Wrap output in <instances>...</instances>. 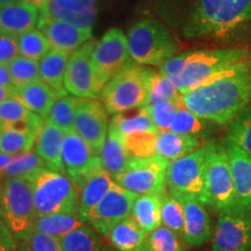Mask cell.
<instances>
[{"label":"cell","instance_id":"15","mask_svg":"<svg viewBox=\"0 0 251 251\" xmlns=\"http://www.w3.org/2000/svg\"><path fill=\"white\" fill-rule=\"evenodd\" d=\"M212 251H251V212L220 214L212 237Z\"/></svg>","mask_w":251,"mask_h":251},{"label":"cell","instance_id":"2","mask_svg":"<svg viewBox=\"0 0 251 251\" xmlns=\"http://www.w3.org/2000/svg\"><path fill=\"white\" fill-rule=\"evenodd\" d=\"M250 56L249 50L242 48L193 50L166 59L159 71L170 78L183 94Z\"/></svg>","mask_w":251,"mask_h":251},{"label":"cell","instance_id":"49","mask_svg":"<svg viewBox=\"0 0 251 251\" xmlns=\"http://www.w3.org/2000/svg\"><path fill=\"white\" fill-rule=\"evenodd\" d=\"M0 86L14 87L7 64H0Z\"/></svg>","mask_w":251,"mask_h":251},{"label":"cell","instance_id":"47","mask_svg":"<svg viewBox=\"0 0 251 251\" xmlns=\"http://www.w3.org/2000/svg\"><path fill=\"white\" fill-rule=\"evenodd\" d=\"M17 56H19L17 37L0 33V64H8Z\"/></svg>","mask_w":251,"mask_h":251},{"label":"cell","instance_id":"41","mask_svg":"<svg viewBox=\"0 0 251 251\" xmlns=\"http://www.w3.org/2000/svg\"><path fill=\"white\" fill-rule=\"evenodd\" d=\"M162 225L171 229L174 233L183 238L184 234V211L177 198L166 192L162 197Z\"/></svg>","mask_w":251,"mask_h":251},{"label":"cell","instance_id":"42","mask_svg":"<svg viewBox=\"0 0 251 251\" xmlns=\"http://www.w3.org/2000/svg\"><path fill=\"white\" fill-rule=\"evenodd\" d=\"M176 102L183 105V99H181V93L179 90L176 87L170 78L162 74L161 71L156 72L155 77L151 84V93H150V102L149 105L157 102Z\"/></svg>","mask_w":251,"mask_h":251},{"label":"cell","instance_id":"18","mask_svg":"<svg viewBox=\"0 0 251 251\" xmlns=\"http://www.w3.org/2000/svg\"><path fill=\"white\" fill-rule=\"evenodd\" d=\"M37 28L45 33L52 49L71 54L92 37V29L80 28L68 21L41 15Z\"/></svg>","mask_w":251,"mask_h":251},{"label":"cell","instance_id":"3","mask_svg":"<svg viewBox=\"0 0 251 251\" xmlns=\"http://www.w3.org/2000/svg\"><path fill=\"white\" fill-rule=\"evenodd\" d=\"M251 23V0H198L184 26L188 39H225Z\"/></svg>","mask_w":251,"mask_h":251},{"label":"cell","instance_id":"24","mask_svg":"<svg viewBox=\"0 0 251 251\" xmlns=\"http://www.w3.org/2000/svg\"><path fill=\"white\" fill-rule=\"evenodd\" d=\"M14 94L26 105L28 109L43 119L48 117L52 105L59 97L54 89L42 79L15 87Z\"/></svg>","mask_w":251,"mask_h":251},{"label":"cell","instance_id":"16","mask_svg":"<svg viewBox=\"0 0 251 251\" xmlns=\"http://www.w3.org/2000/svg\"><path fill=\"white\" fill-rule=\"evenodd\" d=\"M108 130V112L103 103L92 98H80L75 119V131L98 155L107 139Z\"/></svg>","mask_w":251,"mask_h":251},{"label":"cell","instance_id":"26","mask_svg":"<svg viewBox=\"0 0 251 251\" xmlns=\"http://www.w3.org/2000/svg\"><path fill=\"white\" fill-rule=\"evenodd\" d=\"M114 184L112 176L105 169L94 172L87 178L79 192V209L78 214L84 221L87 222V215L93 207L102 199L103 196L111 190Z\"/></svg>","mask_w":251,"mask_h":251},{"label":"cell","instance_id":"31","mask_svg":"<svg viewBox=\"0 0 251 251\" xmlns=\"http://www.w3.org/2000/svg\"><path fill=\"white\" fill-rule=\"evenodd\" d=\"M109 128L117 131L121 136L139 133H151L156 135L161 133L150 118L147 106L137 108V111L133 114H127V112L114 114L112 121L109 122Z\"/></svg>","mask_w":251,"mask_h":251},{"label":"cell","instance_id":"4","mask_svg":"<svg viewBox=\"0 0 251 251\" xmlns=\"http://www.w3.org/2000/svg\"><path fill=\"white\" fill-rule=\"evenodd\" d=\"M156 72L147 65L128 63L103 87L100 97L111 114L133 111L150 102L151 84Z\"/></svg>","mask_w":251,"mask_h":251},{"label":"cell","instance_id":"44","mask_svg":"<svg viewBox=\"0 0 251 251\" xmlns=\"http://www.w3.org/2000/svg\"><path fill=\"white\" fill-rule=\"evenodd\" d=\"M157 135L151 133H139L122 136V139L130 156L149 157L156 153Z\"/></svg>","mask_w":251,"mask_h":251},{"label":"cell","instance_id":"35","mask_svg":"<svg viewBox=\"0 0 251 251\" xmlns=\"http://www.w3.org/2000/svg\"><path fill=\"white\" fill-rule=\"evenodd\" d=\"M80 98L78 97L62 96L56 99L47 120L57 126L63 131L75 130V119Z\"/></svg>","mask_w":251,"mask_h":251},{"label":"cell","instance_id":"53","mask_svg":"<svg viewBox=\"0 0 251 251\" xmlns=\"http://www.w3.org/2000/svg\"><path fill=\"white\" fill-rule=\"evenodd\" d=\"M15 251H29V248H28L27 243L25 242L23 246H20L19 248H17V250H15Z\"/></svg>","mask_w":251,"mask_h":251},{"label":"cell","instance_id":"5","mask_svg":"<svg viewBox=\"0 0 251 251\" xmlns=\"http://www.w3.org/2000/svg\"><path fill=\"white\" fill-rule=\"evenodd\" d=\"M206 157V187L209 208L219 214H237L246 211L238 201L225 142L208 140L203 143Z\"/></svg>","mask_w":251,"mask_h":251},{"label":"cell","instance_id":"55","mask_svg":"<svg viewBox=\"0 0 251 251\" xmlns=\"http://www.w3.org/2000/svg\"><path fill=\"white\" fill-rule=\"evenodd\" d=\"M101 251H118V250L115 249V248H114V249H112V248H108V247H103L102 249H101Z\"/></svg>","mask_w":251,"mask_h":251},{"label":"cell","instance_id":"27","mask_svg":"<svg viewBox=\"0 0 251 251\" xmlns=\"http://www.w3.org/2000/svg\"><path fill=\"white\" fill-rule=\"evenodd\" d=\"M70 55L69 52L51 49L40 61V79L51 86L59 97L67 96L68 93L64 86V77Z\"/></svg>","mask_w":251,"mask_h":251},{"label":"cell","instance_id":"54","mask_svg":"<svg viewBox=\"0 0 251 251\" xmlns=\"http://www.w3.org/2000/svg\"><path fill=\"white\" fill-rule=\"evenodd\" d=\"M15 1H20V0H0V5L11 4V2H15Z\"/></svg>","mask_w":251,"mask_h":251},{"label":"cell","instance_id":"32","mask_svg":"<svg viewBox=\"0 0 251 251\" xmlns=\"http://www.w3.org/2000/svg\"><path fill=\"white\" fill-rule=\"evenodd\" d=\"M85 224L86 222L80 218L79 214L51 213V214L36 215L34 220V230L61 238Z\"/></svg>","mask_w":251,"mask_h":251},{"label":"cell","instance_id":"6","mask_svg":"<svg viewBox=\"0 0 251 251\" xmlns=\"http://www.w3.org/2000/svg\"><path fill=\"white\" fill-rule=\"evenodd\" d=\"M35 216L29 177H6L0 185V218L17 240L27 242Z\"/></svg>","mask_w":251,"mask_h":251},{"label":"cell","instance_id":"50","mask_svg":"<svg viewBox=\"0 0 251 251\" xmlns=\"http://www.w3.org/2000/svg\"><path fill=\"white\" fill-rule=\"evenodd\" d=\"M14 90L15 87L0 86V102H2L5 99L9 98V97L14 96Z\"/></svg>","mask_w":251,"mask_h":251},{"label":"cell","instance_id":"20","mask_svg":"<svg viewBox=\"0 0 251 251\" xmlns=\"http://www.w3.org/2000/svg\"><path fill=\"white\" fill-rule=\"evenodd\" d=\"M45 119L34 114L29 121L18 125H0V152L8 156L30 151L36 143L39 129Z\"/></svg>","mask_w":251,"mask_h":251},{"label":"cell","instance_id":"13","mask_svg":"<svg viewBox=\"0 0 251 251\" xmlns=\"http://www.w3.org/2000/svg\"><path fill=\"white\" fill-rule=\"evenodd\" d=\"M62 159L65 175L78 191L91 175L103 169L98 153L75 130L65 133Z\"/></svg>","mask_w":251,"mask_h":251},{"label":"cell","instance_id":"11","mask_svg":"<svg viewBox=\"0 0 251 251\" xmlns=\"http://www.w3.org/2000/svg\"><path fill=\"white\" fill-rule=\"evenodd\" d=\"M96 41L91 39L71 52L69 57L64 86L69 93L78 98H98L102 87L93 65V50Z\"/></svg>","mask_w":251,"mask_h":251},{"label":"cell","instance_id":"23","mask_svg":"<svg viewBox=\"0 0 251 251\" xmlns=\"http://www.w3.org/2000/svg\"><path fill=\"white\" fill-rule=\"evenodd\" d=\"M64 136L65 131L45 119L37 133L35 143V151L45 162L47 168L62 174H65L62 159Z\"/></svg>","mask_w":251,"mask_h":251},{"label":"cell","instance_id":"10","mask_svg":"<svg viewBox=\"0 0 251 251\" xmlns=\"http://www.w3.org/2000/svg\"><path fill=\"white\" fill-rule=\"evenodd\" d=\"M168 159L155 155L149 157L131 156L121 174L113 176L115 184L136 194H159L164 196L166 190Z\"/></svg>","mask_w":251,"mask_h":251},{"label":"cell","instance_id":"8","mask_svg":"<svg viewBox=\"0 0 251 251\" xmlns=\"http://www.w3.org/2000/svg\"><path fill=\"white\" fill-rule=\"evenodd\" d=\"M131 61L137 64L161 67L176 55L178 45L161 21L143 19L130 27L127 34Z\"/></svg>","mask_w":251,"mask_h":251},{"label":"cell","instance_id":"40","mask_svg":"<svg viewBox=\"0 0 251 251\" xmlns=\"http://www.w3.org/2000/svg\"><path fill=\"white\" fill-rule=\"evenodd\" d=\"M7 65L14 87L24 86L40 79V61L19 55Z\"/></svg>","mask_w":251,"mask_h":251},{"label":"cell","instance_id":"22","mask_svg":"<svg viewBox=\"0 0 251 251\" xmlns=\"http://www.w3.org/2000/svg\"><path fill=\"white\" fill-rule=\"evenodd\" d=\"M238 201L251 212V153L236 144L225 141Z\"/></svg>","mask_w":251,"mask_h":251},{"label":"cell","instance_id":"25","mask_svg":"<svg viewBox=\"0 0 251 251\" xmlns=\"http://www.w3.org/2000/svg\"><path fill=\"white\" fill-rule=\"evenodd\" d=\"M201 146L202 139L200 137L165 130L157 135L156 153L172 162L188 155Z\"/></svg>","mask_w":251,"mask_h":251},{"label":"cell","instance_id":"43","mask_svg":"<svg viewBox=\"0 0 251 251\" xmlns=\"http://www.w3.org/2000/svg\"><path fill=\"white\" fill-rule=\"evenodd\" d=\"M34 114L15 94L0 102V125L24 124L29 121Z\"/></svg>","mask_w":251,"mask_h":251},{"label":"cell","instance_id":"34","mask_svg":"<svg viewBox=\"0 0 251 251\" xmlns=\"http://www.w3.org/2000/svg\"><path fill=\"white\" fill-rule=\"evenodd\" d=\"M63 251H101L102 241L93 227L83 225L59 238Z\"/></svg>","mask_w":251,"mask_h":251},{"label":"cell","instance_id":"48","mask_svg":"<svg viewBox=\"0 0 251 251\" xmlns=\"http://www.w3.org/2000/svg\"><path fill=\"white\" fill-rule=\"evenodd\" d=\"M17 244H15V237L9 231L2 220L0 219V251H15Z\"/></svg>","mask_w":251,"mask_h":251},{"label":"cell","instance_id":"46","mask_svg":"<svg viewBox=\"0 0 251 251\" xmlns=\"http://www.w3.org/2000/svg\"><path fill=\"white\" fill-rule=\"evenodd\" d=\"M26 243L29 251H63L59 238L49 236L36 230L31 231Z\"/></svg>","mask_w":251,"mask_h":251},{"label":"cell","instance_id":"7","mask_svg":"<svg viewBox=\"0 0 251 251\" xmlns=\"http://www.w3.org/2000/svg\"><path fill=\"white\" fill-rule=\"evenodd\" d=\"M28 177L31 183L36 215L51 213L78 214L79 192L67 175L45 168Z\"/></svg>","mask_w":251,"mask_h":251},{"label":"cell","instance_id":"39","mask_svg":"<svg viewBox=\"0 0 251 251\" xmlns=\"http://www.w3.org/2000/svg\"><path fill=\"white\" fill-rule=\"evenodd\" d=\"M47 168L42 158L37 155L36 151H30L18 153L12 156L4 172V178L6 177H25L34 172Z\"/></svg>","mask_w":251,"mask_h":251},{"label":"cell","instance_id":"30","mask_svg":"<svg viewBox=\"0 0 251 251\" xmlns=\"http://www.w3.org/2000/svg\"><path fill=\"white\" fill-rule=\"evenodd\" d=\"M99 157L102 168L113 177L125 170L131 156L121 135L109 128L107 139L100 150Z\"/></svg>","mask_w":251,"mask_h":251},{"label":"cell","instance_id":"38","mask_svg":"<svg viewBox=\"0 0 251 251\" xmlns=\"http://www.w3.org/2000/svg\"><path fill=\"white\" fill-rule=\"evenodd\" d=\"M183 238L165 226H159L148 234L144 251H186Z\"/></svg>","mask_w":251,"mask_h":251},{"label":"cell","instance_id":"12","mask_svg":"<svg viewBox=\"0 0 251 251\" xmlns=\"http://www.w3.org/2000/svg\"><path fill=\"white\" fill-rule=\"evenodd\" d=\"M92 59L97 77L103 89L109 79L131 62L127 35L118 28L106 31L96 43Z\"/></svg>","mask_w":251,"mask_h":251},{"label":"cell","instance_id":"45","mask_svg":"<svg viewBox=\"0 0 251 251\" xmlns=\"http://www.w3.org/2000/svg\"><path fill=\"white\" fill-rule=\"evenodd\" d=\"M180 103L176 102H157L152 103V105L147 106V109H148L150 118L157 129L159 131H165L170 129V126L172 124V120H174L176 112L177 109L180 107Z\"/></svg>","mask_w":251,"mask_h":251},{"label":"cell","instance_id":"21","mask_svg":"<svg viewBox=\"0 0 251 251\" xmlns=\"http://www.w3.org/2000/svg\"><path fill=\"white\" fill-rule=\"evenodd\" d=\"M40 9L26 0L0 5V33L18 37L39 23Z\"/></svg>","mask_w":251,"mask_h":251},{"label":"cell","instance_id":"9","mask_svg":"<svg viewBox=\"0 0 251 251\" xmlns=\"http://www.w3.org/2000/svg\"><path fill=\"white\" fill-rule=\"evenodd\" d=\"M166 186L169 192L194 198L206 207H209L203 144L188 155L169 163Z\"/></svg>","mask_w":251,"mask_h":251},{"label":"cell","instance_id":"36","mask_svg":"<svg viewBox=\"0 0 251 251\" xmlns=\"http://www.w3.org/2000/svg\"><path fill=\"white\" fill-rule=\"evenodd\" d=\"M17 40L19 55L35 61H41L52 49L45 33L35 28L19 35Z\"/></svg>","mask_w":251,"mask_h":251},{"label":"cell","instance_id":"29","mask_svg":"<svg viewBox=\"0 0 251 251\" xmlns=\"http://www.w3.org/2000/svg\"><path fill=\"white\" fill-rule=\"evenodd\" d=\"M162 197L159 194H137L130 218L147 233L162 226Z\"/></svg>","mask_w":251,"mask_h":251},{"label":"cell","instance_id":"28","mask_svg":"<svg viewBox=\"0 0 251 251\" xmlns=\"http://www.w3.org/2000/svg\"><path fill=\"white\" fill-rule=\"evenodd\" d=\"M107 237L118 251H144L148 233L128 216L114 226Z\"/></svg>","mask_w":251,"mask_h":251},{"label":"cell","instance_id":"14","mask_svg":"<svg viewBox=\"0 0 251 251\" xmlns=\"http://www.w3.org/2000/svg\"><path fill=\"white\" fill-rule=\"evenodd\" d=\"M137 194L113 184L111 190L103 196L87 215V222L105 236L122 220L130 216L133 203Z\"/></svg>","mask_w":251,"mask_h":251},{"label":"cell","instance_id":"52","mask_svg":"<svg viewBox=\"0 0 251 251\" xmlns=\"http://www.w3.org/2000/svg\"><path fill=\"white\" fill-rule=\"evenodd\" d=\"M26 1L30 2V4L36 6V7L40 9V11H42V9L47 6V4L49 2V0H26Z\"/></svg>","mask_w":251,"mask_h":251},{"label":"cell","instance_id":"37","mask_svg":"<svg viewBox=\"0 0 251 251\" xmlns=\"http://www.w3.org/2000/svg\"><path fill=\"white\" fill-rule=\"evenodd\" d=\"M225 141L251 153V103L229 124Z\"/></svg>","mask_w":251,"mask_h":251},{"label":"cell","instance_id":"1","mask_svg":"<svg viewBox=\"0 0 251 251\" xmlns=\"http://www.w3.org/2000/svg\"><path fill=\"white\" fill-rule=\"evenodd\" d=\"M183 105L214 125H229L251 103V56L181 94Z\"/></svg>","mask_w":251,"mask_h":251},{"label":"cell","instance_id":"17","mask_svg":"<svg viewBox=\"0 0 251 251\" xmlns=\"http://www.w3.org/2000/svg\"><path fill=\"white\" fill-rule=\"evenodd\" d=\"M171 193V192H170ZM177 198L184 211L183 241L187 247L199 248L212 240L215 226L206 206L194 198L171 193Z\"/></svg>","mask_w":251,"mask_h":251},{"label":"cell","instance_id":"51","mask_svg":"<svg viewBox=\"0 0 251 251\" xmlns=\"http://www.w3.org/2000/svg\"><path fill=\"white\" fill-rule=\"evenodd\" d=\"M11 157L12 156L5 155V153L0 152V179H1V178H4L5 169H6V166H7L9 159H11Z\"/></svg>","mask_w":251,"mask_h":251},{"label":"cell","instance_id":"19","mask_svg":"<svg viewBox=\"0 0 251 251\" xmlns=\"http://www.w3.org/2000/svg\"><path fill=\"white\" fill-rule=\"evenodd\" d=\"M98 13L97 0H49L41 15L68 21L80 28L92 29Z\"/></svg>","mask_w":251,"mask_h":251},{"label":"cell","instance_id":"33","mask_svg":"<svg viewBox=\"0 0 251 251\" xmlns=\"http://www.w3.org/2000/svg\"><path fill=\"white\" fill-rule=\"evenodd\" d=\"M213 122L198 117L185 106H180L176 112L170 129L175 133L194 135L200 139H207L213 131Z\"/></svg>","mask_w":251,"mask_h":251}]
</instances>
